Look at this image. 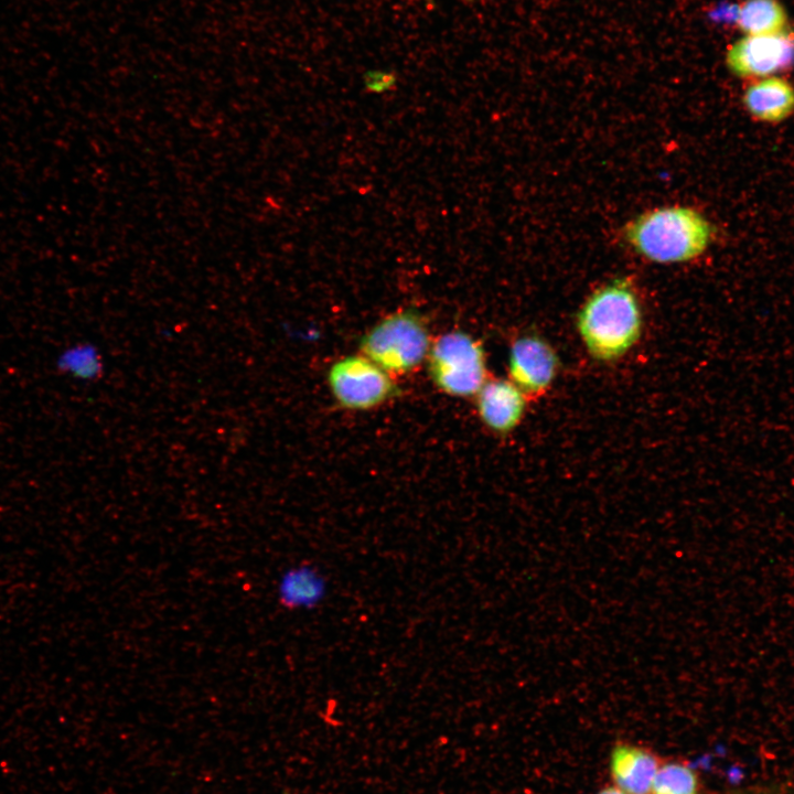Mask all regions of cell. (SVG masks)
I'll list each match as a JSON object with an SVG mask.
<instances>
[{
	"mask_svg": "<svg viewBox=\"0 0 794 794\" xmlns=\"http://www.w3.org/2000/svg\"><path fill=\"white\" fill-rule=\"evenodd\" d=\"M652 794H698L695 772L679 763H668L657 770Z\"/></svg>",
	"mask_w": 794,
	"mask_h": 794,
	"instance_id": "4fadbf2b",
	"label": "cell"
},
{
	"mask_svg": "<svg viewBox=\"0 0 794 794\" xmlns=\"http://www.w3.org/2000/svg\"><path fill=\"white\" fill-rule=\"evenodd\" d=\"M361 348L388 374H406L428 356L429 331L425 318L415 309L387 315L362 339Z\"/></svg>",
	"mask_w": 794,
	"mask_h": 794,
	"instance_id": "3957f363",
	"label": "cell"
},
{
	"mask_svg": "<svg viewBox=\"0 0 794 794\" xmlns=\"http://www.w3.org/2000/svg\"><path fill=\"white\" fill-rule=\"evenodd\" d=\"M577 328L589 353L599 361H614L639 340L642 312L626 279L596 289L577 315Z\"/></svg>",
	"mask_w": 794,
	"mask_h": 794,
	"instance_id": "6da1fadb",
	"label": "cell"
},
{
	"mask_svg": "<svg viewBox=\"0 0 794 794\" xmlns=\"http://www.w3.org/2000/svg\"><path fill=\"white\" fill-rule=\"evenodd\" d=\"M729 69L742 78H764L794 66V32L747 35L727 52Z\"/></svg>",
	"mask_w": 794,
	"mask_h": 794,
	"instance_id": "8992f818",
	"label": "cell"
},
{
	"mask_svg": "<svg viewBox=\"0 0 794 794\" xmlns=\"http://www.w3.org/2000/svg\"><path fill=\"white\" fill-rule=\"evenodd\" d=\"M326 584L322 575L310 566L289 570L279 587L280 601L289 608L315 607L325 596Z\"/></svg>",
	"mask_w": 794,
	"mask_h": 794,
	"instance_id": "7c38bea8",
	"label": "cell"
},
{
	"mask_svg": "<svg viewBox=\"0 0 794 794\" xmlns=\"http://www.w3.org/2000/svg\"><path fill=\"white\" fill-rule=\"evenodd\" d=\"M742 101L755 120L779 124L794 114V87L777 76L760 78L747 87Z\"/></svg>",
	"mask_w": 794,
	"mask_h": 794,
	"instance_id": "30bf717a",
	"label": "cell"
},
{
	"mask_svg": "<svg viewBox=\"0 0 794 794\" xmlns=\"http://www.w3.org/2000/svg\"><path fill=\"white\" fill-rule=\"evenodd\" d=\"M598 794H625V793L623 791H621L620 788L605 787L602 791H600Z\"/></svg>",
	"mask_w": 794,
	"mask_h": 794,
	"instance_id": "5bb4252c",
	"label": "cell"
},
{
	"mask_svg": "<svg viewBox=\"0 0 794 794\" xmlns=\"http://www.w3.org/2000/svg\"><path fill=\"white\" fill-rule=\"evenodd\" d=\"M476 395L479 415L493 431L507 433L519 423L527 398L512 380H486Z\"/></svg>",
	"mask_w": 794,
	"mask_h": 794,
	"instance_id": "ba28073f",
	"label": "cell"
},
{
	"mask_svg": "<svg viewBox=\"0 0 794 794\" xmlns=\"http://www.w3.org/2000/svg\"><path fill=\"white\" fill-rule=\"evenodd\" d=\"M558 366L559 360L555 350L537 334H524L511 346L509 377L527 399H536L547 393Z\"/></svg>",
	"mask_w": 794,
	"mask_h": 794,
	"instance_id": "52a82bcc",
	"label": "cell"
},
{
	"mask_svg": "<svg viewBox=\"0 0 794 794\" xmlns=\"http://www.w3.org/2000/svg\"><path fill=\"white\" fill-rule=\"evenodd\" d=\"M716 22L734 23L747 35L785 30L786 13L777 0H745L741 4L720 3L709 12Z\"/></svg>",
	"mask_w": 794,
	"mask_h": 794,
	"instance_id": "9c48e42d",
	"label": "cell"
},
{
	"mask_svg": "<svg viewBox=\"0 0 794 794\" xmlns=\"http://www.w3.org/2000/svg\"><path fill=\"white\" fill-rule=\"evenodd\" d=\"M710 223L687 206L647 211L624 228L627 244L644 258L658 264L685 262L702 255L710 244Z\"/></svg>",
	"mask_w": 794,
	"mask_h": 794,
	"instance_id": "7a4b0ae2",
	"label": "cell"
},
{
	"mask_svg": "<svg viewBox=\"0 0 794 794\" xmlns=\"http://www.w3.org/2000/svg\"><path fill=\"white\" fill-rule=\"evenodd\" d=\"M428 367L433 383L451 396L476 395L486 382L483 346L462 331L434 340L428 352Z\"/></svg>",
	"mask_w": 794,
	"mask_h": 794,
	"instance_id": "277c9868",
	"label": "cell"
},
{
	"mask_svg": "<svg viewBox=\"0 0 794 794\" xmlns=\"http://www.w3.org/2000/svg\"><path fill=\"white\" fill-rule=\"evenodd\" d=\"M335 399L351 409L375 407L396 391L387 372L366 356L352 355L335 362L328 374Z\"/></svg>",
	"mask_w": 794,
	"mask_h": 794,
	"instance_id": "5b68a950",
	"label": "cell"
},
{
	"mask_svg": "<svg viewBox=\"0 0 794 794\" xmlns=\"http://www.w3.org/2000/svg\"><path fill=\"white\" fill-rule=\"evenodd\" d=\"M610 768L615 783L625 794H648L658 770L657 761L650 752L629 744L613 749Z\"/></svg>",
	"mask_w": 794,
	"mask_h": 794,
	"instance_id": "8fae6325",
	"label": "cell"
}]
</instances>
